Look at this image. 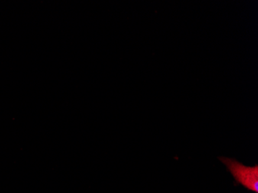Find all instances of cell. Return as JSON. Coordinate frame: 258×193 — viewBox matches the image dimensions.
Listing matches in <instances>:
<instances>
[{
  "instance_id": "cell-1",
  "label": "cell",
  "mask_w": 258,
  "mask_h": 193,
  "mask_svg": "<svg viewBox=\"0 0 258 193\" xmlns=\"http://www.w3.org/2000/svg\"><path fill=\"white\" fill-rule=\"evenodd\" d=\"M219 160L227 167V171L234 178V185H241L243 188L258 193V165L246 166L234 159L219 157Z\"/></svg>"
}]
</instances>
